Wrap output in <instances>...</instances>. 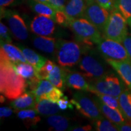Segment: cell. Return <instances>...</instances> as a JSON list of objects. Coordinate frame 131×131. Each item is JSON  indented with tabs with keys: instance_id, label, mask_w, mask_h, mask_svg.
<instances>
[{
	"instance_id": "cell-1",
	"label": "cell",
	"mask_w": 131,
	"mask_h": 131,
	"mask_svg": "<svg viewBox=\"0 0 131 131\" xmlns=\"http://www.w3.org/2000/svg\"><path fill=\"white\" fill-rule=\"evenodd\" d=\"M27 80L16 72L13 63L0 61V91L9 100L16 99L26 91Z\"/></svg>"
},
{
	"instance_id": "cell-2",
	"label": "cell",
	"mask_w": 131,
	"mask_h": 131,
	"mask_svg": "<svg viewBox=\"0 0 131 131\" xmlns=\"http://www.w3.org/2000/svg\"><path fill=\"white\" fill-rule=\"evenodd\" d=\"M69 27L78 42L84 44L85 46L97 45L103 38L98 29L85 18L71 19Z\"/></svg>"
},
{
	"instance_id": "cell-3",
	"label": "cell",
	"mask_w": 131,
	"mask_h": 131,
	"mask_svg": "<svg viewBox=\"0 0 131 131\" xmlns=\"http://www.w3.org/2000/svg\"><path fill=\"white\" fill-rule=\"evenodd\" d=\"M86 50L78 63V67L85 77L97 79L110 72L106 60L104 61L95 51L91 50L90 47H87Z\"/></svg>"
},
{
	"instance_id": "cell-4",
	"label": "cell",
	"mask_w": 131,
	"mask_h": 131,
	"mask_svg": "<svg viewBox=\"0 0 131 131\" xmlns=\"http://www.w3.org/2000/svg\"><path fill=\"white\" fill-rule=\"evenodd\" d=\"M84 49L77 42L66 40H58L56 45L57 60L62 67H72L81 60Z\"/></svg>"
},
{
	"instance_id": "cell-5",
	"label": "cell",
	"mask_w": 131,
	"mask_h": 131,
	"mask_svg": "<svg viewBox=\"0 0 131 131\" xmlns=\"http://www.w3.org/2000/svg\"><path fill=\"white\" fill-rule=\"evenodd\" d=\"M124 83L115 74L109 72L102 77L89 81V92L94 94L109 95L118 98L123 92L126 89Z\"/></svg>"
},
{
	"instance_id": "cell-6",
	"label": "cell",
	"mask_w": 131,
	"mask_h": 131,
	"mask_svg": "<svg viewBox=\"0 0 131 131\" xmlns=\"http://www.w3.org/2000/svg\"><path fill=\"white\" fill-rule=\"evenodd\" d=\"M127 25L126 20L122 14L117 9H113L103 32V37L123 43L128 35Z\"/></svg>"
},
{
	"instance_id": "cell-7",
	"label": "cell",
	"mask_w": 131,
	"mask_h": 131,
	"mask_svg": "<svg viewBox=\"0 0 131 131\" xmlns=\"http://www.w3.org/2000/svg\"><path fill=\"white\" fill-rule=\"evenodd\" d=\"M100 54L105 59L124 61L131 63V59L122 43L103 38L97 45Z\"/></svg>"
},
{
	"instance_id": "cell-8",
	"label": "cell",
	"mask_w": 131,
	"mask_h": 131,
	"mask_svg": "<svg viewBox=\"0 0 131 131\" xmlns=\"http://www.w3.org/2000/svg\"><path fill=\"white\" fill-rule=\"evenodd\" d=\"M81 114L92 120H97L103 117L94 100L81 92H75L70 100Z\"/></svg>"
},
{
	"instance_id": "cell-9",
	"label": "cell",
	"mask_w": 131,
	"mask_h": 131,
	"mask_svg": "<svg viewBox=\"0 0 131 131\" xmlns=\"http://www.w3.org/2000/svg\"><path fill=\"white\" fill-rule=\"evenodd\" d=\"M1 16L6 19L11 34L16 40L24 41L28 38L27 26L24 19L17 12L6 8H1Z\"/></svg>"
},
{
	"instance_id": "cell-10",
	"label": "cell",
	"mask_w": 131,
	"mask_h": 131,
	"mask_svg": "<svg viewBox=\"0 0 131 131\" xmlns=\"http://www.w3.org/2000/svg\"><path fill=\"white\" fill-rule=\"evenodd\" d=\"M109 10L101 7L95 1L87 4L84 18L95 26L98 30L103 34L109 16Z\"/></svg>"
},
{
	"instance_id": "cell-11",
	"label": "cell",
	"mask_w": 131,
	"mask_h": 131,
	"mask_svg": "<svg viewBox=\"0 0 131 131\" xmlns=\"http://www.w3.org/2000/svg\"><path fill=\"white\" fill-rule=\"evenodd\" d=\"M30 28L35 35L49 37L55 32V21L48 16L38 15L32 19Z\"/></svg>"
},
{
	"instance_id": "cell-12",
	"label": "cell",
	"mask_w": 131,
	"mask_h": 131,
	"mask_svg": "<svg viewBox=\"0 0 131 131\" xmlns=\"http://www.w3.org/2000/svg\"><path fill=\"white\" fill-rule=\"evenodd\" d=\"M0 61H9L13 64L27 62L23 53L18 47H16L11 43L1 41Z\"/></svg>"
},
{
	"instance_id": "cell-13",
	"label": "cell",
	"mask_w": 131,
	"mask_h": 131,
	"mask_svg": "<svg viewBox=\"0 0 131 131\" xmlns=\"http://www.w3.org/2000/svg\"><path fill=\"white\" fill-rule=\"evenodd\" d=\"M64 70L66 85L67 86L79 91L89 92V82L87 81L83 73Z\"/></svg>"
},
{
	"instance_id": "cell-14",
	"label": "cell",
	"mask_w": 131,
	"mask_h": 131,
	"mask_svg": "<svg viewBox=\"0 0 131 131\" xmlns=\"http://www.w3.org/2000/svg\"><path fill=\"white\" fill-rule=\"evenodd\" d=\"M94 100L103 115L106 118L114 123L115 125L120 124L129 121L122 112L117 109H114L106 105L101 101V100L97 96H95Z\"/></svg>"
},
{
	"instance_id": "cell-15",
	"label": "cell",
	"mask_w": 131,
	"mask_h": 131,
	"mask_svg": "<svg viewBox=\"0 0 131 131\" xmlns=\"http://www.w3.org/2000/svg\"><path fill=\"white\" fill-rule=\"evenodd\" d=\"M108 64L117 72L128 89L131 90V63L112 59H105Z\"/></svg>"
},
{
	"instance_id": "cell-16",
	"label": "cell",
	"mask_w": 131,
	"mask_h": 131,
	"mask_svg": "<svg viewBox=\"0 0 131 131\" xmlns=\"http://www.w3.org/2000/svg\"><path fill=\"white\" fill-rule=\"evenodd\" d=\"M86 6L84 0H68L64 11L70 19L83 18Z\"/></svg>"
},
{
	"instance_id": "cell-17",
	"label": "cell",
	"mask_w": 131,
	"mask_h": 131,
	"mask_svg": "<svg viewBox=\"0 0 131 131\" xmlns=\"http://www.w3.org/2000/svg\"><path fill=\"white\" fill-rule=\"evenodd\" d=\"M37 102L35 96L31 91L25 92L21 96L13 100L10 105L16 112L27 109H34Z\"/></svg>"
},
{
	"instance_id": "cell-18",
	"label": "cell",
	"mask_w": 131,
	"mask_h": 131,
	"mask_svg": "<svg viewBox=\"0 0 131 131\" xmlns=\"http://www.w3.org/2000/svg\"><path fill=\"white\" fill-rule=\"evenodd\" d=\"M32 43L37 49L46 53L53 54L56 52L57 41L54 38L35 36L32 38Z\"/></svg>"
},
{
	"instance_id": "cell-19",
	"label": "cell",
	"mask_w": 131,
	"mask_h": 131,
	"mask_svg": "<svg viewBox=\"0 0 131 131\" xmlns=\"http://www.w3.org/2000/svg\"><path fill=\"white\" fill-rule=\"evenodd\" d=\"M18 47L23 52L27 61L32 65L37 70L41 68L47 60L46 58L40 55L32 49L24 47L21 45H18Z\"/></svg>"
},
{
	"instance_id": "cell-20",
	"label": "cell",
	"mask_w": 131,
	"mask_h": 131,
	"mask_svg": "<svg viewBox=\"0 0 131 131\" xmlns=\"http://www.w3.org/2000/svg\"><path fill=\"white\" fill-rule=\"evenodd\" d=\"M34 109L39 114L46 116L55 115L61 110L57 103H53L46 99L38 101Z\"/></svg>"
},
{
	"instance_id": "cell-21",
	"label": "cell",
	"mask_w": 131,
	"mask_h": 131,
	"mask_svg": "<svg viewBox=\"0 0 131 131\" xmlns=\"http://www.w3.org/2000/svg\"><path fill=\"white\" fill-rule=\"evenodd\" d=\"M27 3L33 12L41 15L48 16L55 21L56 10L49 4L39 2L35 0H27Z\"/></svg>"
},
{
	"instance_id": "cell-22",
	"label": "cell",
	"mask_w": 131,
	"mask_h": 131,
	"mask_svg": "<svg viewBox=\"0 0 131 131\" xmlns=\"http://www.w3.org/2000/svg\"><path fill=\"white\" fill-rule=\"evenodd\" d=\"M18 117L23 122L26 127L35 126L41 121L38 113L35 109H27L16 112Z\"/></svg>"
},
{
	"instance_id": "cell-23",
	"label": "cell",
	"mask_w": 131,
	"mask_h": 131,
	"mask_svg": "<svg viewBox=\"0 0 131 131\" xmlns=\"http://www.w3.org/2000/svg\"><path fill=\"white\" fill-rule=\"evenodd\" d=\"M54 86L64 91L65 88V70L55 64L47 78Z\"/></svg>"
},
{
	"instance_id": "cell-24",
	"label": "cell",
	"mask_w": 131,
	"mask_h": 131,
	"mask_svg": "<svg viewBox=\"0 0 131 131\" xmlns=\"http://www.w3.org/2000/svg\"><path fill=\"white\" fill-rule=\"evenodd\" d=\"M47 123L50 126V130L63 131L69 128V121L66 117L58 115H52L47 117Z\"/></svg>"
},
{
	"instance_id": "cell-25",
	"label": "cell",
	"mask_w": 131,
	"mask_h": 131,
	"mask_svg": "<svg viewBox=\"0 0 131 131\" xmlns=\"http://www.w3.org/2000/svg\"><path fill=\"white\" fill-rule=\"evenodd\" d=\"M13 65L16 72L27 81L37 76V70L27 62L13 64Z\"/></svg>"
},
{
	"instance_id": "cell-26",
	"label": "cell",
	"mask_w": 131,
	"mask_h": 131,
	"mask_svg": "<svg viewBox=\"0 0 131 131\" xmlns=\"http://www.w3.org/2000/svg\"><path fill=\"white\" fill-rule=\"evenodd\" d=\"M118 100L124 114L131 122V90H124L118 97Z\"/></svg>"
},
{
	"instance_id": "cell-27",
	"label": "cell",
	"mask_w": 131,
	"mask_h": 131,
	"mask_svg": "<svg viewBox=\"0 0 131 131\" xmlns=\"http://www.w3.org/2000/svg\"><path fill=\"white\" fill-rule=\"evenodd\" d=\"M114 9L122 14L131 27V0H115Z\"/></svg>"
},
{
	"instance_id": "cell-28",
	"label": "cell",
	"mask_w": 131,
	"mask_h": 131,
	"mask_svg": "<svg viewBox=\"0 0 131 131\" xmlns=\"http://www.w3.org/2000/svg\"><path fill=\"white\" fill-rule=\"evenodd\" d=\"M54 86L52 83L47 79L41 80L38 86L37 89L34 91H31L37 98V101L39 100L41 96L48 94L50 91H51Z\"/></svg>"
},
{
	"instance_id": "cell-29",
	"label": "cell",
	"mask_w": 131,
	"mask_h": 131,
	"mask_svg": "<svg viewBox=\"0 0 131 131\" xmlns=\"http://www.w3.org/2000/svg\"><path fill=\"white\" fill-rule=\"evenodd\" d=\"M95 95L97 96L101 100V101L106 104V105L112 108H114V109H117V110L120 111L121 112H122L124 114L122 109V107L120 106V104H119L118 98L112 95L101 94H95Z\"/></svg>"
},
{
	"instance_id": "cell-30",
	"label": "cell",
	"mask_w": 131,
	"mask_h": 131,
	"mask_svg": "<svg viewBox=\"0 0 131 131\" xmlns=\"http://www.w3.org/2000/svg\"><path fill=\"white\" fill-rule=\"evenodd\" d=\"M94 125L98 131H118L115 124L106 117L96 120Z\"/></svg>"
},
{
	"instance_id": "cell-31",
	"label": "cell",
	"mask_w": 131,
	"mask_h": 131,
	"mask_svg": "<svg viewBox=\"0 0 131 131\" xmlns=\"http://www.w3.org/2000/svg\"><path fill=\"white\" fill-rule=\"evenodd\" d=\"M55 64L53 61L47 60L41 68L37 70V77L40 80L47 79L49 73L53 69Z\"/></svg>"
},
{
	"instance_id": "cell-32",
	"label": "cell",
	"mask_w": 131,
	"mask_h": 131,
	"mask_svg": "<svg viewBox=\"0 0 131 131\" xmlns=\"http://www.w3.org/2000/svg\"><path fill=\"white\" fill-rule=\"evenodd\" d=\"M63 96L64 94L63 92H62V90L59 89L58 88H56V87H54L53 89L51 91L49 92L48 94L41 96L39 100L42 99H46L50 101H52L53 103H57V101L61 97H63Z\"/></svg>"
},
{
	"instance_id": "cell-33",
	"label": "cell",
	"mask_w": 131,
	"mask_h": 131,
	"mask_svg": "<svg viewBox=\"0 0 131 131\" xmlns=\"http://www.w3.org/2000/svg\"><path fill=\"white\" fill-rule=\"evenodd\" d=\"M70 19L68 15L66 14L64 11L58 10L56 11L55 16V21L59 25L64 27H69Z\"/></svg>"
},
{
	"instance_id": "cell-34",
	"label": "cell",
	"mask_w": 131,
	"mask_h": 131,
	"mask_svg": "<svg viewBox=\"0 0 131 131\" xmlns=\"http://www.w3.org/2000/svg\"><path fill=\"white\" fill-rule=\"evenodd\" d=\"M10 30L9 27L6 26L3 23H0V37H1V41L11 43L12 41V38L10 35Z\"/></svg>"
},
{
	"instance_id": "cell-35",
	"label": "cell",
	"mask_w": 131,
	"mask_h": 131,
	"mask_svg": "<svg viewBox=\"0 0 131 131\" xmlns=\"http://www.w3.org/2000/svg\"><path fill=\"white\" fill-rule=\"evenodd\" d=\"M57 104L61 110H66L67 109H73V104L69 100L66 96H63L57 101Z\"/></svg>"
},
{
	"instance_id": "cell-36",
	"label": "cell",
	"mask_w": 131,
	"mask_h": 131,
	"mask_svg": "<svg viewBox=\"0 0 131 131\" xmlns=\"http://www.w3.org/2000/svg\"><path fill=\"white\" fill-rule=\"evenodd\" d=\"M66 4V0H49L50 6L56 11H64Z\"/></svg>"
},
{
	"instance_id": "cell-37",
	"label": "cell",
	"mask_w": 131,
	"mask_h": 131,
	"mask_svg": "<svg viewBox=\"0 0 131 131\" xmlns=\"http://www.w3.org/2000/svg\"><path fill=\"white\" fill-rule=\"evenodd\" d=\"M101 7L107 10H112L114 9V0H95Z\"/></svg>"
},
{
	"instance_id": "cell-38",
	"label": "cell",
	"mask_w": 131,
	"mask_h": 131,
	"mask_svg": "<svg viewBox=\"0 0 131 131\" xmlns=\"http://www.w3.org/2000/svg\"><path fill=\"white\" fill-rule=\"evenodd\" d=\"M25 0H0L1 8H6L10 6H15L21 4Z\"/></svg>"
},
{
	"instance_id": "cell-39",
	"label": "cell",
	"mask_w": 131,
	"mask_h": 131,
	"mask_svg": "<svg viewBox=\"0 0 131 131\" xmlns=\"http://www.w3.org/2000/svg\"><path fill=\"white\" fill-rule=\"evenodd\" d=\"M8 107H1L0 108V117L1 118L9 117L13 114V109Z\"/></svg>"
},
{
	"instance_id": "cell-40",
	"label": "cell",
	"mask_w": 131,
	"mask_h": 131,
	"mask_svg": "<svg viewBox=\"0 0 131 131\" xmlns=\"http://www.w3.org/2000/svg\"><path fill=\"white\" fill-rule=\"evenodd\" d=\"M123 45L125 47L127 53L131 59V35H127L123 41Z\"/></svg>"
},
{
	"instance_id": "cell-41",
	"label": "cell",
	"mask_w": 131,
	"mask_h": 131,
	"mask_svg": "<svg viewBox=\"0 0 131 131\" xmlns=\"http://www.w3.org/2000/svg\"><path fill=\"white\" fill-rule=\"evenodd\" d=\"M118 130L119 131H131V122L127 121L120 124H117Z\"/></svg>"
},
{
	"instance_id": "cell-42",
	"label": "cell",
	"mask_w": 131,
	"mask_h": 131,
	"mask_svg": "<svg viewBox=\"0 0 131 131\" xmlns=\"http://www.w3.org/2000/svg\"><path fill=\"white\" fill-rule=\"evenodd\" d=\"M92 130V126L90 124L81 126H72L69 128L68 130L73 131H89Z\"/></svg>"
},
{
	"instance_id": "cell-43",
	"label": "cell",
	"mask_w": 131,
	"mask_h": 131,
	"mask_svg": "<svg viewBox=\"0 0 131 131\" xmlns=\"http://www.w3.org/2000/svg\"><path fill=\"white\" fill-rule=\"evenodd\" d=\"M35 1H39V2H41V3H45V4H49V0H35ZM49 5H50V4H49Z\"/></svg>"
},
{
	"instance_id": "cell-44",
	"label": "cell",
	"mask_w": 131,
	"mask_h": 131,
	"mask_svg": "<svg viewBox=\"0 0 131 131\" xmlns=\"http://www.w3.org/2000/svg\"><path fill=\"white\" fill-rule=\"evenodd\" d=\"M84 1H86V4H90V3H91L94 2V1H95V0H84Z\"/></svg>"
},
{
	"instance_id": "cell-45",
	"label": "cell",
	"mask_w": 131,
	"mask_h": 131,
	"mask_svg": "<svg viewBox=\"0 0 131 131\" xmlns=\"http://www.w3.org/2000/svg\"><path fill=\"white\" fill-rule=\"evenodd\" d=\"M5 100H4V95H3V94L1 95V103H3L4 102Z\"/></svg>"
},
{
	"instance_id": "cell-46",
	"label": "cell",
	"mask_w": 131,
	"mask_h": 131,
	"mask_svg": "<svg viewBox=\"0 0 131 131\" xmlns=\"http://www.w3.org/2000/svg\"><path fill=\"white\" fill-rule=\"evenodd\" d=\"M130 29H131V27H130ZM130 35H131V29H130Z\"/></svg>"
}]
</instances>
